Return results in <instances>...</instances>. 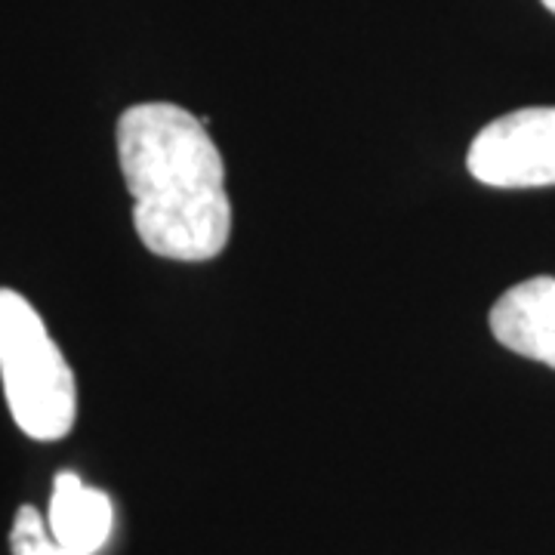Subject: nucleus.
Listing matches in <instances>:
<instances>
[{"label":"nucleus","mask_w":555,"mask_h":555,"mask_svg":"<svg viewBox=\"0 0 555 555\" xmlns=\"http://www.w3.org/2000/svg\"><path fill=\"white\" fill-rule=\"evenodd\" d=\"M118 164L145 250L207 262L232 238L225 160L207 120L173 102H139L118 118Z\"/></svg>","instance_id":"nucleus-1"},{"label":"nucleus","mask_w":555,"mask_h":555,"mask_svg":"<svg viewBox=\"0 0 555 555\" xmlns=\"http://www.w3.org/2000/svg\"><path fill=\"white\" fill-rule=\"evenodd\" d=\"M0 377L10 414L35 441H56L78 420V386L68 361L28 299L0 287Z\"/></svg>","instance_id":"nucleus-2"},{"label":"nucleus","mask_w":555,"mask_h":555,"mask_svg":"<svg viewBox=\"0 0 555 555\" xmlns=\"http://www.w3.org/2000/svg\"><path fill=\"white\" fill-rule=\"evenodd\" d=\"M466 167L491 189L555 185V105L516 108L481 127Z\"/></svg>","instance_id":"nucleus-3"},{"label":"nucleus","mask_w":555,"mask_h":555,"mask_svg":"<svg viewBox=\"0 0 555 555\" xmlns=\"http://www.w3.org/2000/svg\"><path fill=\"white\" fill-rule=\"evenodd\" d=\"M491 334L500 346L555 371V278L513 284L491 309Z\"/></svg>","instance_id":"nucleus-4"},{"label":"nucleus","mask_w":555,"mask_h":555,"mask_svg":"<svg viewBox=\"0 0 555 555\" xmlns=\"http://www.w3.org/2000/svg\"><path fill=\"white\" fill-rule=\"evenodd\" d=\"M115 525V509L108 494L87 488L75 473H60L50 494L47 528L60 543L78 553L96 555L108 543Z\"/></svg>","instance_id":"nucleus-5"},{"label":"nucleus","mask_w":555,"mask_h":555,"mask_svg":"<svg viewBox=\"0 0 555 555\" xmlns=\"http://www.w3.org/2000/svg\"><path fill=\"white\" fill-rule=\"evenodd\" d=\"M10 546L13 555H87L60 543L50 534L47 521L35 506H22L13 521V534H10Z\"/></svg>","instance_id":"nucleus-6"},{"label":"nucleus","mask_w":555,"mask_h":555,"mask_svg":"<svg viewBox=\"0 0 555 555\" xmlns=\"http://www.w3.org/2000/svg\"><path fill=\"white\" fill-rule=\"evenodd\" d=\"M540 3H543V7H546V10L555 16V0H540Z\"/></svg>","instance_id":"nucleus-7"}]
</instances>
